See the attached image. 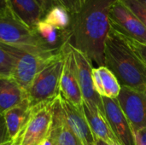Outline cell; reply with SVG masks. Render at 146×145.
<instances>
[{"instance_id":"cell-1","label":"cell","mask_w":146,"mask_h":145,"mask_svg":"<svg viewBox=\"0 0 146 145\" xmlns=\"http://www.w3.org/2000/svg\"><path fill=\"white\" fill-rule=\"evenodd\" d=\"M115 1L85 0L80 11L72 15L71 44L99 66H104V44L110 27L109 14Z\"/></svg>"},{"instance_id":"cell-2","label":"cell","mask_w":146,"mask_h":145,"mask_svg":"<svg viewBox=\"0 0 146 145\" xmlns=\"http://www.w3.org/2000/svg\"><path fill=\"white\" fill-rule=\"evenodd\" d=\"M104 63L121 85L146 93V66L111 26L104 44Z\"/></svg>"},{"instance_id":"cell-3","label":"cell","mask_w":146,"mask_h":145,"mask_svg":"<svg viewBox=\"0 0 146 145\" xmlns=\"http://www.w3.org/2000/svg\"><path fill=\"white\" fill-rule=\"evenodd\" d=\"M0 43L21 48L45 58L53 57L62 50L50 47L35 30L25 26L11 15H0Z\"/></svg>"},{"instance_id":"cell-4","label":"cell","mask_w":146,"mask_h":145,"mask_svg":"<svg viewBox=\"0 0 146 145\" xmlns=\"http://www.w3.org/2000/svg\"><path fill=\"white\" fill-rule=\"evenodd\" d=\"M63 45L61 51L36 75L27 90V98L32 108L52 102L59 96L64 62Z\"/></svg>"},{"instance_id":"cell-5","label":"cell","mask_w":146,"mask_h":145,"mask_svg":"<svg viewBox=\"0 0 146 145\" xmlns=\"http://www.w3.org/2000/svg\"><path fill=\"white\" fill-rule=\"evenodd\" d=\"M0 46L12 56L15 62L12 78L26 91L28 89L36 75L57 55L50 58H45L6 44L0 43Z\"/></svg>"},{"instance_id":"cell-6","label":"cell","mask_w":146,"mask_h":145,"mask_svg":"<svg viewBox=\"0 0 146 145\" xmlns=\"http://www.w3.org/2000/svg\"><path fill=\"white\" fill-rule=\"evenodd\" d=\"M52 102L33 108L30 119L16 144L39 145L49 136L52 125Z\"/></svg>"},{"instance_id":"cell-7","label":"cell","mask_w":146,"mask_h":145,"mask_svg":"<svg viewBox=\"0 0 146 145\" xmlns=\"http://www.w3.org/2000/svg\"><path fill=\"white\" fill-rule=\"evenodd\" d=\"M63 50L64 62L60 80V95L75 107L83 110V97L79 85L75 61L70 40L64 44Z\"/></svg>"},{"instance_id":"cell-8","label":"cell","mask_w":146,"mask_h":145,"mask_svg":"<svg viewBox=\"0 0 146 145\" xmlns=\"http://www.w3.org/2000/svg\"><path fill=\"white\" fill-rule=\"evenodd\" d=\"M109 21L110 25L117 31L146 44V27L121 0H115L112 4Z\"/></svg>"},{"instance_id":"cell-9","label":"cell","mask_w":146,"mask_h":145,"mask_svg":"<svg viewBox=\"0 0 146 145\" xmlns=\"http://www.w3.org/2000/svg\"><path fill=\"white\" fill-rule=\"evenodd\" d=\"M117 101L134 133L146 128V93L121 85Z\"/></svg>"},{"instance_id":"cell-10","label":"cell","mask_w":146,"mask_h":145,"mask_svg":"<svg viewBox=\"0 0 146 145\" xmlns=\"http://www.w3.org/2000/svg\"><path fill=\"white\" fill-rule=\"evenodd\" d=\"M79 85L83 97V102L97 105L99 109L104 113L102 102V97L96 91L92 79V61L81 51L74 48L72 44Z\"/></svg>"},{"instance_id":"cell-11","label":"cell","mask_w":146,"mask_h":145,"mask_svg":"<svg viewBox=\"0 0 146 145\" xmlns=\"http://www.w3.org/2000/svg\"><path fill=\"white\" fill-rule=\"evenodd\" d=\"M105 117L121 145H135L134 132L121 109L117 99L102 97Z\"/></svg>"},{"instance_id":"cell-12","label":"cell","mask_w":146,"mask_h":145,"mask_svg":"<svg viewBox=\"0 0 146 145\" xmlns=\"http://www.w3.org/2000/svg\"><path fill=\"white\" fill-rule=\"evenodd\" d=\"M60 101L64 119L69 128L84 145L95 144L97 139L91 130L86 118L85 117L84 111L64 99L61 95Z\"/></svg>"},{"instance_id":"cell-13","label":"cell","mask_w":146,"mask_h":145,"mask_svg":"<svg viewBox=\"0 0 146 145\" xmlns=\"http://www.w3.org/2000/svg\"><path fill=\"white\" fill-rule=\"evenodd\" d=\"M49 136L55 145H84L68 126L59 96L52 102V125Z\"/></svg>"},{"instance_id":"cell-14","label":"cell","mask_w":146,"mask_h":145,"mask_svg":"<svg viewBox=\"0 0 146 145\" xmlns=\"http://www.w3.org/2000/svg\"><path fill=\"white\" fill-rule=\"evenodd\" d=\"M11 15L25 26L34 30L44 14L36 0H9Z\"/></svg>"},{"instance_id":"cell-15","label":"cell","mask_w":146,"mask_h":145,"mask_svg":"<svg viewBox=\"0 0 146 145\" xmlns=\"http://www.w3.org/2000/svg\"><path fill=\"white\" fill-rule=\"evenodd\" d=\"M83 111L96 139L104 140L110 145L118 142L109 125L105 114L97 105L83 102Z\"/></svg>"},{"instance_id":"cell-16","label":"cell","mask_w":146,"mask_h":145,"mask_svg":"<svg viewBox=\"0 0 146 145\" xmlns=\"http://www.w3.org/2000/svg\"><path fill=\"white\" fill-rule=\"evenodd\" d=\"M32 110L33 108L27 98L21 103L9 109L3 115L9 137L13 143H17L30 119Z\"/></svg>"},{"instance_id":"cell-17","label":"cell","mask_w":146,"mask_h":145,"mask_svg":"<svg viewBox=\"0 0 146 145\" xmlns=\"http://www.w3.org/2000/svg\"><path fill=\"white\" fill-rule=\"evenodd\" d=\"M27 99V91L12 77H0V115Z\"/></svg>"},{"instance_id":"cell-18","label":"cell","mask_w":146,"mask_h":145,"mask_svg":"<svg viewBox=\"0 0 146 145\" xmlns=\"http://www.w3.org/2000/svg\"><path fill=\"white\" fill-rule=\"evenodd\" d=\"M92 79L96 91L101 96L111 99H117L121 85L115 74L105 66H99L92 69Z\"/></svg>"},{"instance_id":"cell-19","label":"cell","mask_w":146,"mask_h":145,"mask_svg":"<svg viewBox=\"0 0 146 145\" xmlns=\"http://www.w3.org/2000/svg\"><path fill=\"white\" fill-rule=\"evenodd\" d=\"M42 21L59 30L66 31L70 29L72 15L62 6L56 5L45 14Z\"/></svg>"},{"instance_id":"cell-20","label":"cell","mask_w":146,"mask_h":145,"mask_svg":"<svg viewBox=\"0 0 146 145\" xmlns=\"http://www.w3.org/2000/svg\"><path fill=\"white\" fill-rule=\"evenodd\" d=\"M14 64L12 56L0 46V77H12Z\"/></svg>"},{"instance_id":"cell-21","label":"cell","mask_w":146,"mask_h":145,"mask_svg":"<svg viewBox=\"0 0 146 145\" xmlns=\"http://www.w3.org/2000/svg\"><path fill=\"white\" fill-rule=\"evenodd\" d=\"M120 32L121 36L123 38V39L126 41V43L128 44V46L133 50V51L139 56V58L144 62V64L146 66V44L141 43V42L133 38L132 37H130L125 33H122L121 32Z\"/></svg>"},{"instance_id":"cell-22","label":"cell","mask_w":146,"mask_h":145,"mask_svg":"<svg viewBox=\"0 0 146 145\" xmlns=\"http://www.w3.org/2000/svg\"><path fill=\"white\" fill-rule=\"evenodd\" d=\"M122 3L141 21L146 27V8L136 0H121Z\"/></svg>"},{"instance_id":"cell-23","label":"cell","mask_w":146,"mask_h":145,"mask_svg":"<svg viewBox=\"0 0 146 145\" xmlns=\"http://www.w3.org/2000/svg\"><path fill=\"white\" fill-rule=\"evenodd\" d=\"M56 2L59 5L65 8L71 15H74L80 11L85 0H56Z\"/></svg>"},{"instance_id":"cell-24","label":"cell","mask_w":146,"mask_h":145,"mask_svg":"<svg viewBox=\"0 0 146 145\" xmlns=\"http://www.w3.org/2000/svg\"><path fill=\"white\" fill-rule=\"evenodd\" d=\"M13 144L10 140L3 116L0 115V145H9Z\"/></svg>"},{"instance_id":"cell-25","label":"cell","mask_w":146,"mask_h":145,"mask_svg":"<svg viewBox=\"0 0 146 145\" xmlns=\"http://www.w3.org/2000/svg\"><path fill=\"white\" fill-rule=\"evenodd\" d=\"M36 1L38 3V4L42 8L44 15L52 7H54L56 5H59L57 3L56 0H36Z\"/></svg>"},{"instance_id":"cell-26","label":"cell","mask_w":146,"mask_h":145,"mask_svg":"<svg viewBox=\"0 0 146 145\" xmlns=\"http://www.w3.org/2000/svg\"><path fill=\"white\" fill-rule=\"evenodd\" d=\"M11 15L9 8V0H0V15Z\"/></svg>"},{"instance_id":"cell-27","label":"cell","mask_w":146,"mask_h":145,"mask_svg":"<svg viewBox=\"0 0 146 145\" xmlns=\"http://www.w3.org/2000/svg\"><path fill=\"white\" fill-rule=\"evenodd\" d=\"M39 145H55V144H54L53 140L50 138V137L48 136Z\"/></svg>"},{"instance_id":"cell-28","label":"cell","mask_w":146,"mask_h":145,"mask_svg":"<svg viewBox=\"0 0 146 145\" xmlns=\"http://www.w3.org/2000/svg\"><path fill=\"white\" fill-rule=\"evenodd\" d=\"M94 145H110V144L106 143L105 141L104 140H101V139H97L96 142H95V144Z\"/></svg>"},{"instance_id":"cell-29","label":"cell","mask_w":146,"mask_h":145,"mask_svg":"<svg viewBox=\"0 0 146 145\" xmlns=\"http://www.w3.org/2000/svg\"><path fill=\"white\" fill-rule=\"evenodd\" d=\"M137 2H139V3H141L144 7L146 8V0H136Z\"/></svg>"},{"instance_id":"cell-30","label":"cell","mask_w":146,"mask_h":145,"mask_svg":"<svg viewBox=\"0 0 146 145\" xmlns=\"http://www.w3.org/2000/svg\"><path fill=\"white\" fill-rule=\"evenodd\" d=\"M111 145H121V144H120L118 142H115V143H113V144H112Z\"/></svg>"},{"instance_id":"cell-31","label":"cell","mask_w":146,"mask_h":145,"mask_svg":"<svg viewBox=\"0 0 146 145\" xmlns=\"http://www.w3.org/2000/svg\"><path fill=\"white\" fill-rule=\"evenodd\" d=\"M135 145H140L139 144H138V143H135Z\"/></svg>"},{"instance_id":"cell-32","label":"cell","mask_w":146,"mask_h":145,"mask_svg":"<svg viewBox=\"0 0 146 145\" xmlns=\"http://www.w3.org/2000/svg\"><path fill=\"white\" fill-rule=\"evenodd\" d=\"M15 144V143H13V144H9V145H14Z\"/></svg>"},{"instance_id":"cell-33","label":"cell","mask_w":146,"mask_h":145,"mask_svg":"<svg viewBox=\"0 0 146 145\" xmlns=\"http://www.w3.org/2000/svg\"><path fill=\"white\" fill-rule=\"evenodd\" d=\"M14 145H17V144H16V143H15V144H14Z\"/></svg>"}]
</instances>
